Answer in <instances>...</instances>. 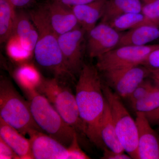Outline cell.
Here are the masks:
<instances>
[{
  "instance_id": "4316f807",
  "label": "cell",
  "mask_w": 159,
  "mask_h": 159,
  "mask_svg": "<svg viewBox=\"0 0 159 159\" xmlns=\"http://www.w3.org/2000/svg\"><path fill=\"white\" fill-rule=\"evenodd\" d=\"M142 65L150 70L159 69V48L152 51L146 58Z\"/></svg>"
},
{
  "instance_id": "d6a6232c",
  "label": "cell",
  "mask_w": 159,
  "mask_h": 159,
  "mask_svg": "<svg viewBox=\"0 0 159 159\" xmlns=\"http://www.w3.org/2000/svg\"><path fill=\"white\" fill-rule=\"evenodd\" d=\"M146 25L153 26L159 28V14L156 18L148 22Z\"/></svg>"
},
{
  "instance_id": "7402d4cb",
  "label": "cell",
  "mask_w": 159,
  "mask_h": 159,
  "mask_svg": "<svg viewBox=\"0 0 159 159\" xmlns=\"http://www.w3.org/2000/svg\"><path fill=\"white\" fill-rule=\"evenodd\" d=\"M145 20L141 12H130L118 16L108 24L117 31H123L142 26Z\"/></svg>"
},
{
  "instance_id": "3957f363",
  "label": "cell",
  "mask_w": 159,
  "mask_h": 159,
  "mask_svg": "<svg viewBox=\"0 0 159 159\" xmlns=\"http://www.w3.org/2000/svg\"><path fill=\"white\" fill-rule=\"evenodd\" d=\"M0 118L25 136L32 130L42 132L34 122L29 101L6 78L0 81Z\"/></svg>"
},
{
  "instance_id": "7a4b0ae2",
  "label": "cell",
  "mask_w": 159,
  "mask_h": 159,
  "mask_svg": "<svg viewBox=\"0 0 159 159\" xmlns=\"http://www.w3.org/2000/svg\"><path fill=\"white\" fill-rule=\"evenodd\" d=\"M25 94L34 122L42 132L68 147L77 133L76 131L66 123L49 100L38 91Z\"/></svg>"
},
{
  "instance_id": "d4e9b609",
  "label": "cell",
  "mask_w": 159,
  "mask_h": 159,
  "mask_svg": "<svg viewBox=\"0 0 159 159\" xmlns=\"http://www.w3.org/2000/svg\"><path fill=\"white\" fill-rule=\"evenodd\" d=\"M154 85L155 82L153 84L148 80H144L129 97L131 102L133 103L144 98L152 90Z\"/></svg>"
},
{
  "instance_id": "83f0119b",
  "label": "cell",
  "mask_w": 159,
  "mask_h": 159,
  "mask_svg": "<svg viewBox=\"0 0 159 159\" xmlns=\"http://www.w3.org/2000/svg\"><path fill=\"white\" fill-rule=\"evenodd\" d=\"M0 159H19L14 152L7 143L0 138Z\"/></svg>"
},
{
  "instance_id": "603a6c76",
  "label": "cell",
  "mask_w": 159,
  "mask_h": 159,
  "mask_svg": "<svg viewBox=\"0 0 159 159\" xmlns=\"http://www.w3.org/2000/svg\"><path fill=\"white\" fill-rule=\"evenodd\" d=\"M154 82L153 88L145 97L131 103L135 112L146 113L159 107V84L155 81Z\"/></svg>"
},
{
  "instance_id": "f546056e",
  "label": "cell",
  "mask_w": 159,
  "mask_h": 159,
  "mask_svg": "<svg viewBox=\"0 0 159 159\" xmlns=\"http://www.w3.org/2000/svg\"><path fill=\"white\" fill-rule=\"evenodd\" d=\"M95 1L96 0H51L52 2L58 3L69 8H72L74 6L79 5L88 4Z\"/></svg>"
},
{
  "instance_id": "8992f818",
  "label": "cell",
  "mask_w": 159,
  "mask_h": 159,
  "mask_svg": "<svg viewBox=\"0 0 159 159\" xmlns=\"http://www.w3.org/2000/svg\"><path fill=\"white\" fill-rule=\"evenodd\" d=\"M34 25L39 32L38 40L33 52L36 62L43 68L51 71L57 78L66 75L73 77L66 67L58 36L44 26Z\"/></svg>"
},
{
  "instance_id": "484cf974",
  "label": "cell",
  "mask_w": 159,
  "mask_h": 159,
  "mask_svg": "<svg viewBox=\"0 0 159 159\" xmlns=\"http://www.w3.org/2000/svg\"><path fill=\"white\" fill-rule=\"evenodd\" d=\"M70 157L69 159H88L90 158L80 147L77 134L74 135L73 141L68 147Z\"/></svg>"
},
{
  "instance_id": "ffe728a7",
  "label": "cell",
  "mask_w": 159,
  "mask_h": 159,
  "mask_svg": "<svg viewBox=\"0 0 159 159\" xmlns=\"http://www.w3.org/2000/svg\"><path fill=\"white\" fill-rule=\"evenodd\" d=\"M15 77L25 94L37 90L43 79L34 67L27 64H23L17 69Z\"/></svg>"
},
{
  "instance_id": "5b68a950",
  "label": "cell",
  "mask_w": 159,
  "mask_h": 159,
  "mask_svg": "<svg viewBox=\"0 0 159 159\" xmlns=\"http://www.w3.org/2000/svg\"><path fill=\"white\" fill-rule=\"evenodd\" d=\"M117 135L124 150L132 159H138V129L136 122L122 104L119 96L108 86L102 85Z\"/></svg>"
},
{
  "instance_id": "836d02e7",
  "label": "cell",
  "mask_w": 159,
  "mask_h": 159,
  "mask_svg": "<svg viewBox=\"0 0 159 159\" xmlns=\"http://www.w3.org/2000/svg\"><path fill=\"white\" fill-rule=\"evenodd\" d=\"M150 71L152 77L159 78V69L155 70H152Z\"/></svg>"
},
{
  "instance_id": "ac0fdd59",
  "label": "cell",
  "mask_w": 159,
  "mask_h": 159,
  "mask_svg": "<svg viewBox=\"0 0 159 159\" xmlns=\"http://www.w3.org/2000/svg\"><path fill=\"white\" fill-rule=\"evenodd\" d=\"M99 134L106 148L116 152H125L117 135L109 106L107 101L105 111L100 123Z\"/></svg>"
},
{
  "instance_id": "277c9868",
  "label": "cell",
  "mask_w": 159,
  "mask_h": 159,
  "mask_svg": "<svg viewBox=\"0 0 159 159\" xmlns=\"http://www.w3.org/2000/svg\"><path fill=\"white\" fill-rule=\"evenodd\" d=\"M59 79L43 77L37 91L49 100L68 125L77 132L84 134L75 95Z\"/></svg>"
},
{
  "instance_id": "d6986e66",
  "label": "cell",
  "mask_w": 159,
  "mask_h": 159,
  "mask_svg": "<svg viewBox=\"0 0 159 159\" xmlns=\"http://www.w3.org/2000/svg\"><path fill=\"white\" fill-rule=\"evenodd\" d=\"M141 0H111L106 4L101 21L109 24L122 14L130 12H142Z\"/></svg>"
},
{
  "instance_id": "ba28073f",
  "label": "cell",
  "mask_w": 159,
  "mask_h": 159,
  "mask_svg": "<svg viewBox=\"0 0 159 159\" xmlns=\"http://www.w3.org/2000/svg\"><path fill=\"white\" fill-rule=\"evenodd\" d=\"M29 14L34 24L44 26L57 36L80 26L70 8L52 1L31 10Z\"/></svg>"
},
{
  "instance_id": "5bb4252c",
  "label": "cell",
  "mask_w": 159,
  "mask_h": 159,
  "mask_svg": "<svg viewBox=\"0 0 159 159\" xmlns=\"http://www.w3.org/2000/svg\"><path fill=\"white\" fill-rule=\"evenodd\" d=\"M11 36L18 40L25 51L33 52L38 40L39 32L29 13L24 11L16 12Z\"/></svg>"
},
{
  "instance_id": "cb8c5ba5",
  "label": "cell",
  "mask_w": 159,
  "mask_h": 159,
  "mask_svg": "<svg viewBox=\"0 0 159 159\" xmlns=\"http://www.w3.org/2000/svg\"><path fill=\"white\" fill-rule=\"evenodd\" d=\"M142 12L145 16V20L142 25L146 24L157 17L159 14V0H143Z\"/></svg>"
},
{
  "instance_id": "1f68e13d",
  "label": "cell",
  "mask_w": 159,
  "mask_h": 159,
  "mask_svg": "<svg viewBox=\"0 0 159 159\" xmlns=\"http://www.w3.org/2000/svg\"><path fill=\"white\" fill-rule=\"evenodd\" d=\"M34 1V0H10L15 9L25 8L30 6Z\"/></svg>"
},
{
  "instance_id": "8fae6325",
  "label": "cell",
  "mask_w": 159,
  "mask_h": 159,
  "mask_svg": "<svg viewBox=\"0 0 159 159\" xmlns=\"http://www.w3.org/2000/svg\"><path fill=\"white\" fill-rule=\"evenodd\" d=\"M86 50L91 58H96L117 48L121 34L106 23H99L87 33Z\"/></svg>"
},
{
  "instance_id": "e575fe53",
  "label": "cell",
  "mask_w": 159,
  "mask_h": 159,
  "mask_svg": "<svg viewBox=\"0 0 159 159\" xmlns=\"http://www.w3.org/2000/svg\"><path fill=\"white\" fill-rule=\"evenodd\" d=\"M152 79L154 80V81H155L158 84H159V78H156V77H152Z\"/></svg>"
},
{
  "instance_id": "f1b7e54d",
  "label": "cell",
  "mask_w": 159,
  "mask_h": 159,
  "mask_svg": "<svg viewBox=\"0 0 159 159\" xmlns=\"http://www.w3.org/2000/svg\"><path fill=\"white\" fill-rule=\"evenodd\" d=\"M103 156L102 159H131V157L124 152H119L110 150L108 148H104Z\"/></svg>"
},
{
  "instance_id": "2e32d148",
  "label": "cell",
  "mask_w": 159,
  "mask_h": 159,
  "mask_svg": "<svg viewBox=\"0 0 159 159\" xmlns=\"http://www.w3.org/2000/svg\"><path fill=\"white\" fill-rule=\"evenodd\" d=\"M106 4L105 0H96L92 2L70 8L79 26L87 33L97 25L102 18Z\"/></svg>"
},
{
  "instance_id": "4dcf8cb0",
  "label": "cell",
  "mask_w": 159,
  "mask_h": 159,
  "mask_svg": "<svg viewBox=\"0 0 159 159\" xmlns=\"http://www.w3.org/2000/svg\"><path fill=\"white\" fill-rule=\"evenodd\" d=\"M145 114L151 124L159 125V107L155 110Z\"/></svg>"
},
{
  "instance_id": "6da1fadb",
  "label": "cell",
  "mask_w": 159,
  "mask_h": 159,
  "mask_svg": "<svg viewBox=\"0 0 159 159\" xmlns=\"http://www.w3.org/2000/svg\"><path fill=\"white\" fill-rule=\"evenodd\" d=\"M103 83L96 66L84 64L79 74L76 97L84 134L98 147L104 148L99 128L105 111Z\"/></svg>"
},
{
  "instance_id": "52a82bcc",
  "label": "cell",
  "mask_w": 159,
  "mask_h": 159,
  "mask_svg": "<svg viewBox=\"0 0 159 159\" xmlns=\"http://www.w3.org/2000/svg\"><path fill=\"white\" fill-rule=\"evenodd\" d=\"M158 48L159 44L118 47L97 57L96 66L103 74L142 65L149 54Z\"/></svg>"
},
{
  "instance_id": "e0dca14e",
  "label": "cell",
  "mask_w": 159,
  "mask_h": 159,
  "mask_svg": "<svg viewBox=\"0 0 159 159\" xmlns=\"http://www.w3.org/2000/svg\"><path fill=\"white\" fill-rule=\"evenodd\" d=\"M159 39V28L142 25L130 29L121 35L118 47L125 46H142Z\"/></svg>"
},
{
  "instance_id": "7c38bea8",
  "label": "cell",
  "mask_w": 159,
  "mask_h": 159,
  "mask_svg": "<svg viewBox=\"0 0 159 159\" xmlns=\"http://www.w3.org/2000/svg\"><path fill=\"white\" fill-rule=\"evenodd\" d=\"M33 159H69L68 148L43 132L32 130L28 134Z\"/></svg>"
},
{
  "instance_id": "30bf717a",
  "label": "cell",
  "mask_w": 159,
  "mask_h": 159,
  "mask_svg": "<svg viewBox=\"0 0 159 159\" xmlns=\"http://www.w3.org/2000/svg\"><path fill=\"white\" fill-rule=\"evenodd\" d=\"M103 74L109 85L119 97L128 98L151 73L146 67L139 65Z\"/></svg>"
},
{
  "instance_id": "4fadbf2b",
  "label": "cell",
  "mask_w": 159,
  "mask_h": 159,
  "mask_svg": "<svg viewBox=\"0 0 159 159\" xmlns=\"http://www.w3.org/2000/svg\"><path fill=\"white\" fill-rule=\"evenodd\" d=\"M139 159H159V139L145 114L136 112Z\"/></svg>"
},
{
  "instance_id": "9c48e42d",
  "label": "cell",
  "mask_w": 159,
  "mask_h": 159,
  "mask_svg": "<svg viewBox=\"0 0 159 159\" xmlns=\"http://www.w3.org/2000/svg\"><path fill=\"white\" fill-rule=\"evenodd\" d=\"M86 31L77 27L58 36L60 48L68 70L72 76L79 74L84 64V55L86 49Z\"/></svg>"
},
{
  "instance_id": "9a60e30c",
  "label": "cell",
  "mask_w": 159,
  "mask_h": 159,
  "mask_svg": "<svg viewBox=\"0 0 159 159\" xmlns=\"http://www.w3.org/2000/svg\"><path fill=\"white\" fill-rule=\"evenodd\" d=\"M0 138L10 146L19 159H32L29 139L0 118Z\"/></svg>"
},
{
  "instance_id": "44dd1931",
  "label": "cell",
  "mask_w": 159,
  "mask_h": 159,
  "mask_svg": "<svg viewBox=\"0 0 159 159\" xmlns=\"http://www.w3.org/2000/svg\"><path fill=\"white\" fill-rule=\"evenodd\" d=\"M15 8L10 0H0V42H6L12 35L16 16Z\"/></svg>"
}]
</instances>
